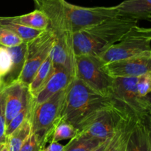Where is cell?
I'll list each match as a JSON object with an SVG mask.
<instances>
[{
	"instance_id": "cell-1",
	"label": "cell",
	"mask_w": 151,
	"mask_h": 151,
	"mask_svg": "<svg viewBox=\"0 0 151 151\" xmlns=\"http://www.w3.org/2000/svg\"><path fill=\"white\" fill-rule=\"evenodd\" d=\"M116 102L97 93L77 77L69 84L58 119L65 120L82 130L103 111Z\"/></svg>"
},
{
	"instance_id": "cell-2",
	"label": "cell",
	"mask_w": 151,
	"mask_h": 151,
	"mask_svg": "<svg viewBox=\"0 0 151 151\" xmlns=\"http://www.w3.org/2000/svg\"><path fill=\"white\" fill-rule=\"evenodd\" d=\"M35 9L48 19L47 30L54 35L55 43L52 51L55 68H62L75 77V56L73 50L72 25L64 7L65 0H31Z\"/></svg>"
},
{
	"instance_id": "cell-3",
	"label": "cell",
	"mask_w": 151,
	"mask_h": 151,
	"mask_svg": "<svg viewBox=\"0 0 151 151\" xmlns=\"http://www.w3.org/2000/svg\"><path fill=\"white\" fill-rule=\"evenodd\" d=\"M67 87L31 110L29 119L32 133L35 136L42 149L47 146V144L51 142L55 125L60 116Z\"/></svg>"
},
{
	"instance_id": "cell-4",
	"label": "cell",
	"mask_w": 151,
	"mask_h": 151,
	"mask_svg": "<svg viewBox=\"0 0 151 151\" xmlns=\"http://www.w3.org/2000/svg\"><path fill=\"white\" fill-rule=\"evenodd\" d=\"M151 50V28H141L138 25L116 44L103 52L99 59L102 63L126 59Z\"/></svg>"
},
{
	"instance_id": "cell-5",
	"label": "cell",
	"mask_w": 151,
	"mask_h": 151,
	"mask_svg": "<svg viewBox=\"0 0 151 151\" xmlns=\"http://www.w3.org/2000/svg\"><path fill=\"white\" fill-rule=\"evenodd\" d=\"M138 77L114 78L111 97L116 103L137 118L148 116L151 110L150 98L142 97L137 89Z\"/></svg>"
},
{
	"instance_id": "cell-6",
	"label": "cell",
	"mask_w": 151,
	"mask_h": 151,
	"mask_svg": "<svg viewBox=\"0 0 151 151\" xmlns=\"http://www.w3.org/2000/svg\"><path fill=\"white\" fill-rule=\"evenodd\" d=\"M103 65L97 56H75V77L97 93L112 98L114 78L103 70Z\"/></svg>"
},
{
	"instance_id": "cell-7",
	"label": "cell",
	"mask_w": 151,
	"mask_h": 151,
	"mask_svg": "<svg viewBox=\"0 0 151 151\" xmlns=\"http://www.w3.org/2000/svg\"><path fill=\"white\" fill-rule=\"evenodd\" d=\"M55 43L54 35L49 30H45L36 38L27 42L25 63L18 81L28 87L41 65L52 51Z\"/></svg>"
},
{
	"instance_id": "cell-8",
	"label": "cell",
	"mask_w": 151,
	"mask_h": 151,
	"mask_svg": "<svg viewBox=\"0 0 151 151\" xmlns=\"http://www.w3.org/2000/svg\"><path fill=\"white\" fill-rule=\"evenodd\" d=\"M131 115H134L116 104L103 111L78 133L104 140L110 139Z\"/></svg>"
},
{
	"instance_id": "cell-9",
	"label": "cell",
	"mask_w": 151,
	"mask_h": 151,
	"mask_svg": "<svg viewBox=\"0 0 151 151\" xmlns=\"http://www.w3.org/2000/svg\"><path fill=\"white\" fill-rule=\"evenodd\" d=\"M64 7L74 33L120 16L116 6L85 7L72 4L65 0Z\"/></svg>"
},
{
	"instance_id": "cell-10",
	"label": "cell",
	"mask_w": 151,
	"mask_h": 151,
	"mask_svg": "<svg viewBox=\"0 0 151 151\" xmlns=\"http://www.w3.org/2000/svg\"><path fill=\"white\" fill-rule=\"evenodd\" d=\"M139 20L133 18L119 16L107 19L97 25L83 30L91 34L97 41L108 47L120 41Z\"/></svg>"
},
{
	"instance_id": "cell-11",
	"label": "cell",
	"mask_w": 151,
	"mask_h": 151,
	"mask_svg": "<svg viewBox=\"0 0 151 151\" xmlns=\"http://www.w3.org/2000/svg\"><path fill=\"white\" fill-rule=\"evenodd\" d=\"M102 68L112 78L139 77L151 74V50L131 57L104 64Z\"/></svg>"
},
{
	"instance_id": "cell-12",
	"label": "cell",
	"mask_w": 151,
	"mask_h": 151,
	"mask_svg": "<svg viewBox=\"0 0 151 151\" xmlns=\"http://www.w3.org/2000/svg\"><path fill=\"white\" fill-rule=\"evenodd\" d=\"M4 95V115L6 125L19 113L28 103L30 95L28 87L18 81H15L1 87Z\"/></svg>"
},
{
	"instance_id": "cell-13",
	"label": "cell",
	"mask_w": 151,
	"mask_h": 151,
	"mask_svg": "<svg viewBox=\"0 0 151 151\" xmlns=\"http://www.w3.org/2000/svg\"><path fill=\"white\" fill-rule=\"evenodd\" d=\"M74 77L64 68H55L54 73L50 79L38 90L35 96H30L31 110L50 99L53 95L66 88Z\"/></svg>"
},
{
	"instance_id": "cell-14",
	"label": "cell",
	"mask_w": 151,
	"mask_h": 151,
	"mask_svg": "<svg viewBox=\"0 0 151 151\" xmlns=\"http://www.w3.org/2000/svg\"><path fill=\"white\" fill-rule=\"evenodd\" d=\"M109 47L97 41L93 36L86 30L74 33L73 50L75 56H100Z\"/></svg>"
},
{
	"instance_id": "cell-15",
	"label": "cell",
	"mask_w": 151,
	"mask_h": 151,
	"mask_svg": "<svg viewBox=\"0 0 151 151\" xmlns=\"http://www.w3.org/2000/svg\"><path fill=\"white\" fill-rule=\"evenodd\" d=\"M149 120V115L136 119L128 137L127 151H150Z\"/></svg>"
},
{
	"instance_id": "cell-16",
	"label": "cell",
	"mask_w": 151,
	"mask_h": 151,
	"mask_svg": "<svg viewBox=\"0 0 151 151\" xmlns=\"http://www.w3.org/2000/svg\"><path fill=\"white\" fill-rule=\"evenodd\" d=\"M116 7L120 16L145 19L151 13V0H124Z\"/></svg>"
},
{
	"instance_id": "cell-17",
	"label": "cell",
	"mask_w": 151,
	"mask_h": 151,
	"mask_svg": "<svg viewBox=\"0 0 151 151\" xmlns=\"http://www.w3.org/2000/svg\"><path fill=\"white\" fill-rule=\"evenodd\" d=\"M27 47V42H23L16 47H6L11 56L12 68L9 73L1 79V87L18 80L25 63Z\"/></svg>"
},
{
	"instance_id": "cell-18",
	"label": "cell",
	"mask_w": 151,
	"mask_h": 151,
	"mask_svg": "<svg viewBox=\"0 0 151 151\" xmlns=\"http://www.w3.org/2000/svg\"><path fill=\"white\" fill-rule=\"evenodd\" d=\"M55 70V68L52 62V53H50L38 70L30 84L28 85V92L31 97L35 96L38 90L50 79V77L54 73Z\"/></svg>"
},
{
	"instance_id": "cell-19",
	"label": "cell",
	"mask_w": 151,
	"mask_h": 151,
	"mask_svg": "<svg viewBox=\"0 0 151 151\" xmlns=\"http://www.w3.org/2000/svg\"><path fill=\"white\" fill-rule=\"evenodd\" d=\"M137 117L131 115L125 120L112 137L106 151H127V143L133 124Z\"/></svg>"
},
{
	"instance_id": "cell-20",
	"label": "cell",
	"mask_w": 151,
	"mask_h": 151,
	"mask_svg": "<svg viewBox=\"0 0 151 151\" xmlns=\"http://www.w3.org/2000/svg\"><path fill=\"white\" fill-rule=\"evenodd\" d=\"M10 18L14 22L33 29L45 30L48 28L49 22L47 17L42 11L37 9L29 13L21 16H10Z\"/></svg>"
},
{
	"instance_id": "cell-21",
	"label": "cell",
	"mask_w": 151,
	"mask_h": 151,
	"mask_svg": "<svg viewBox=\"0 0 151 151\" xmlns=\"http://www.w3.org/2000/svg\"><path fill=\"white\" fill-rule=\"evenodd\" d=\"M106 140L107 139L104 140L97 138L89 137L78 133L64 145L63 151H94L100 147Z\"/></svg>"
},
{
	"instance_id": "cell-22",
	"label": "cell",
	"mask_w": 151,
	"mask_h": 151,
	"mask_svg": "<svg viewBox=\"0 0 151 151\" xmlns=\"http://www.w3.org/2000/svg\"><path fill=\"white\" fill-rule=\"evenodd\" d=\"M32 134V125L30 119L25 120L16 130L13 132L6 139L9 151H19L28 138Z\"/></svg>"
},
{
	"instance_id": "cell-23",
	"label": "cell",
	"mask_w": 151,
	"mask_h": 151,
	"mask_svg": "<svg viewBox=\"0 0 151 151\" xmlns=\"http://www.w3.org/2000/svg\"><path fill=\"white\" fill-rule=\"evenodd\" d=\"M0 25L19 36L24 42H28L36 38L44 30L33 29L14 22L10 19V16H0Z\"/></svg>"
},
{
	"instance_id": "cell-24",
	"label": "cell",
	"mask_w": 151,
	"mask_h": 151,
	"mask_svg": "<svg viewBox=\"0 0 151 151\" xmlns=\"http://www.w3.org/2000/svg\"><path fill=\"white\" fill-rule=\"evenodd\" d=\"M79 133V130L72 124L58 118L53 130L51 142H59L65 139H72ZM50 142V143H51Z\"/></svg>"
},
{
	"instance_id": "cell-25",
	"label": "cell",
	"mask_w": 151,
	"mask_h": 151,
	"mask_svg": "<svg viewBox=\"0 0 151 151\" xmlns=\"http://www.w3.org/2000/svg\"><path fill=\"white\" fill-rule=\"evenodd\" d=\"M31 98V97H30ZM31 113L30 99L28 103L21 110L20 112L10 121L6 127V137L10 136L14 130H16L25 120L29 118Z\"/></svg>"
},
{
	"instance_id": "cell-26",
	"label": "cell",
	"mask_w": 151,
	"mask_h": 151,
	"mask_svg": "<svg viewBox=\"0 0 151 151\" xmlns=\"http://www.w3.org/2000/svg\"><path fill=\"white\" fill-rule=\"evenodd\" d=\"M24 41L15 33L0 25V46L13 47L20 45Z\"/></svg>"
},
{
	"instance_id": "cell-27",
	"label": "cell",
	"mask_w": 151,
	"mask_h": 151,
	"mask_svg": "<svg viewBox=\"0 0 151 151\" xmlns=\"http://www.w3.org/2000/svg\"><path fill=\"white\" fill-rule=\"evenodd\" d=\"M12 68V59L6 47L0 46V78L5 77Z\"/></svg>"
},
{
	"instance_id": "cell-28",
	"label": "cell",
	"mask_w": 151,
	"mask_h": 151,
	"mask_svg": "<svg viewBox=\"0 0 151 151\" xmlns=\"http://www.w3.org/2000/svg\"><path fill=\"white\" fill-rule=\"evenodd\" d=\"M137 86L140 96L142 97H147L151 93V74L139 76Z\"/></svg>"
},
{
	"instance_id": "cell-29",
	"label": "cell",
	"mask_w": 151,
	"mask_h": 151,
	"mask_svg": "<svg viewBox=\"0 0 151 151\" xmlns=\"http://www.w3.org/2000/svg\"><path fill=\"white\" fill-rule=\"evenodd\" d=\"M6 121L4 115V95L2 88L0 89V144L6 142Z\"/></svg>"
},
{
	"instance_id": "cell-30",
	"label": "cell",
	"mask_w": 151,
	"mask_h": 151,
	"mask_svg": "<svg viewBox=\"0 0 151 151\" xmlns=\"http://www.w3.org/2000/svg\"><path fill=\"white\" fill-rule=\"evenodd\" d=\"M41 150L42 148L40 146L36 137L32 133L19 151H41Z\"/></svg>"
},
{
	"instance_id": "cell-31",
	"label": "cell",
	"mask_w": 151,
	"mask_h": 151,
	"mask_svg": "<svg viewBox=\"0 0 151 151\" xmlns=\"http://www.w3.org/2000/svg\"><path fill=\"white\" fill-rule=\"evenodd\" d=\"M64 145L61 144L59 142H51L44 147L41 151H63Z\"/></svg>"
},
{
	"instance_id": "cell-32",
	"label": "cell",
	"mask_w": 151,
	"mask_h": 151,
	"mask_svg": "<svg viewBox=\"0 0 151 151\" xmlns=\"http://www.w3.org/2000/svg\"><path fill=\"white\" fill-rule=\"evenodd\" d=\"M111 139L112 138L107 139V140H106V142H105L104 143H103V144L100 147H98L97 150H95L94 151H106V150H107L108 147H109V143H110Z\"/></svg>"
},
{
	"instance_id": "cell-33",
	"label": "cell",
	"mask_w": 151,
	"mask_h": 151,
	"mask_svg": "<svg viewBox=\"0 0 151 151\" xmlns=\"http://www.w3.org/2000/svg\"><path fill=\"white\" fill-rule=\"evenodd\" d=\"M148 127H149V139H150V151H151V122L149 120L148 122Z\"/></svg>"
},
{
	"instance_id": "cell-34",
	"label": "cell",
	"mask_w": 151,
	"mask_h": 151,
	"mask_svg": "<svg viewBox=\"0 0 151 151\" xmlns=\"http://www.w3.org/2000/svg\"><path fill=\"white\" fill-rule=\"evenodd\" d=\"M1 151H9L8 147H7V144H6V143H4V147H3Z\"/></svg>"
},
{
	"instance_id": "cell-35",
	"label": "cell",
	"mask_w": 151,
	"mask_h": 151,
	"mask_svg": "<svg viewBox=\"0 0 151 151\" xmlns=\"http://www.w3.org/2000/svg\"><path fill=\"white\" fill-rule=\"evenodd\" d=\"M145 20H147V21H149V22H151V13L150 14H149L148 16H147V17L145 19Z\"/></svg>"
},
{
	"instance_id": "cell-36",
	"label": "cell",
	"mask_w": 151,
	"mask_h": 151,
	"mask_svg": "<svg viewBox=\"0 0 151 151\" xmlns=\"http://www.w3.org/2000/svg\"><path fill=\"white\" fill-rule=\"evenodd\" d=\"M4 144H0V151H1L3 147H4Z\"/></svg>"
},
{
	"instance_id": "cell-37",
	"label": "cell",
	"mask_w": 151,
	"mask_h": 151,
	"mask_svg": "<svg viewBox=\"0 0 151 151\" xmlns=\"http://www.w3.org/2000/svg\"><path fill=\"white\" fill-rule=\"evenodd\" d=\"M149 118H150V121L151 122V110L150 111V113H149Z\"/></svg>"
},
{
	"instance_id": "cell-38",
	"label": "cell",
	"mask_w": 151,
	"mask_h": 151,
	"mask_svg": "<svg viewBox=\"0 0 151 151\" xmlns=\"http://www.w3.org/2000/svg\"><path fill=\"white\" fill-rule=\"evenodd\" d=\"M1 84H2V81H1V78H0V89L1 87Z\"/></svg>"
}]
</instances>
